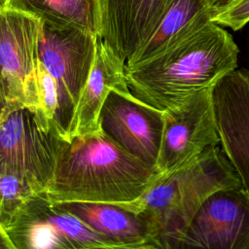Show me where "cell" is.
I'll return each mask as SVG.
<instances>
[{
	"label": "cell",
	"instance_id": "22",
	"mask_svg": "<svg viewBox=\"0 0 249 249\" xmlns=\"http://www.w3.org/2000/svg\"><path fill=\"white\" fill-rule=\"evenodd\" d=\"M212 1H213L214 5H215L216 3H219V2H222V1H225V0H212Z\"/></svg>",
	"mask_w": 249,
	"mask_h": 249
},
{
	"label": "cell",
	"instance_id": "4",
	"mask_svg": "<svg viewBox=\"0 0 249 249\" xmlns=\"http://www.w3.org/2000/svg\"><path fill=\"white\" fill-rule=\"evenodd\" d=\"M63 140L42 110L7 102L0 116V172L27 176L47 189Z\"/></svg>",
	"mask_w": 249,
	"mask_h": 249
},
{
	"label": "cell",
	"instance_id": "21",
	"mask_svg": "<svg viewBox=\"0 0 249 249\" xmlns=\"http://www.w3.org/2000/svg\"><path fill=\"white\" fill-rule=\"evenodd\" d=\"M6 105H7V99H6V95L4 93V90H3V88H2V85L0 82V116H1L4 108L6 107Z\"/></svg>",
	"mask_w": 249,
	"mask_h": 249
},
{
	"label": "cell",
	"instance_id": "17",
	"mask_svg": "<svg viewBox=\"0 0 249 249\" xmlns=\"http://www.w3.org/2000/svg\"><path fill=\"white\" fill-rule=\"evenodd\" d=\"M46 189L31 178L14 172H0V227L6 232L28 202Z\"/></svg>",
	"mask_w": 249,
	"mask_h": 249
},
{
	"label": "cell",
	"instance_id": "12",
	"mask_svg": "<svg viewBox=\"0 0 249 249\" xmlns=\"http://www.w3.org/2000/svg\"><path fill=\"white\" fill-rule=\"evenodd\" d=\"M54 203L75 214L94 231L114 240L120 248L159 249L156 228L143 212L111 203Z\"/></svg>",
	"mask_w": 249,
	"mask_h": 249
},
{
	"label": "cell",
	"instance_id": "8",
	"mask_svg": "<svg viewBox=\"0 0 249 249\" xmlns=\"http://www.w3.org/2000/svg\"><path fill=\"white\" fill-rule=\"evenodd\" d=\"M249 249V195L240 187L213 193L172 249Z\"/></svg>",
	"mask_w": 249,
	"mask_h": 249
},
{
	"label": "cell",
	"instance_id": "7",
	"mask_svg": "<svg viewBox=\"0 0 249 249\" xmlns=\"http://www.w3.org/2000/svg\"><path fill=\"white\" fill-rule=\"evenodd\" d=\"M213 88L200 90L179 106L163 111V129L157 162L160 173L175 171L204 150L220 145Z\"/></svg>",
	"mask_w": 249,
	"mask_h": 249
},
{
	"label": "cell",
	"instance_id": "20",
	"mask_svg": "<svg viewBox=\"0 0 249 249\" xmlns=\"http://www.w3.org/2000/svg\"><path fill=\"white\" fill-rule=\"evenodd\" d=\"M0 249H15L7 233L0 227Z\"/></svg>",
	"mask_w": 249,
	"mask_h": 249
},
{
	"label": "cell",
	"instance_id": "13",
	"mask_svg": "<svg viewBox=\"0 0 249 249\" xmlns=\"http://www.w3.org/2000/svg\"><path fill=\"white\" fill-rule=\"evenodd\" d=\"M113 89H129L125 61L97 37L93 65L76 107L67 140L100 129V111Z\"/></svg>",
	"mask_w": 249,
	"mask_h": 249
},
{
	"label": "cell",
	"instance_id": "9",
	"mask_svg": "<svg viewBox=\"0 0 249 249\" xmlns=\"http://www.w3.org/2000/svg\"><path fill=\"white\" fill-rule=\"evenodd\" d=\"M99 124L125 151L158 169L162 110L141 101L129 89H113L101 108Z\"/></svg>",
	"mask_w": 249,
	"mask_h": 249
},
{
	"label": "cell",
	"instance_id": "10",
	"mask_svg": "<svg viewBox=\"0 0 249 249\" xmlns=\"http://www.w3.org/2000/svg\"><path fill=\"white\" fill-rule=\"evenodd\" d=\"M220 146L249 195V71L233 70L213 88Z\"/></svg>",
	"mask_w": 249,
	"mask_h": 249
},
{
	"label": "cell",
	"instance_id": "3",
	"mask_svg": "<svg viewBox=\"0 0 249 249\" xmlns=\"http://www.w3.org/2000/svg\"><path fill=\"white\" fill-rule=\"evenodd\" d=\"M221 147H210L181 168L160 173L133 204L153 222L159 249H172L202 203L215 192L240 187Z\"/></svg>",
	"mask_w": 249,
	"mask_h": 249
},
{
	"label": "cell",
	"instance_id": "2",
	"mask_svg": "<svg viewBox=\"0 0 249 249\" xmlns=\"http://www.w3.org/2000/svg\"><path fill=\"white\" fill-rule=\"evenodd\" d=\"M238 53L231 33L209 21L173 48L125 67L127 86L135 97L164 111L213 88L237 68Z\"/></svg>",
	"mask_w": 249,
	"mask_h": 249
},
{
	"label": "cell",
	"instance_id": "14",
	"mask_svg": "<svg viewBox=\"0 0 249 249\" xmlns=\"http://www.w3.org/2000/svg\"><path fill=\"white\" fill-rule=\"evenodd\" d=\"M212 0H173L159 24L126 61L125 67L146 61L187 39L211 21Z\"/></svg>",
	"mask_w": 249,
	"mask_h": 249
},
{
	"label": "cell",
	"instance_id": "15",
	"mask_svg": "<svg viewBox=\"0 0 249 249\" xmlns=\"http://www.w3.org/2000/svg\"><path fill=\"white\" fill-rule=\"evenodd\" d=\"M1 4L29 14L44 23L98 34L99 0H1Z\"/></svg>",
	"mask_w": 249,
	"mask_h": 249
},
{
	"label": "cell",
	"instance_id": "1",
	"mask_svg": "<svg viewBox=\"0 0 249 249\" xmlns=\"http://www.w3.org/2000/svg\"><path fill=\"white\" fill-rule=\"evenodd\" d=\"M160 174L100 128L63 140L46 193L53 202L111 203L133 209Z\"/></svg>",
	"mask_w": 249,
	"mask_h": 249
},
{
	"label": "cell",
	"instance_id": "19",
	"mask_svg": "<svg viewBox=\"0 0 249 249\" xmlns=\"http://www.w3.org/2000/svg\"><path fill=\"white\" fill-rule=\"evenodd\" d=\"M40 109L48 119L54 122L57 108V91L53 77L39 59L37 67Z\"/></svg>",
	"mask_w": 249,
	"mask_h": 249
},
{
	"label": "cell",
	"instance_id": "6",
	"mask_svg": "<svg viewBox=\"0 0 249 249\" xmlns=\"http://www.w3.org/2000/svg\"><path fill=\"white\" fill-rule=\"evenodd\" d=\"M40 25V20L29 14L2 8L0 82L7 102L36 109H40L37 78Z\"/></svg>",
	"mask_w": 249,
	"mask_h": 249
},
{
	"label": "cell",
	"instance_id": "23",
	"mask_svg": "<svg viewBox=\"0 0 249 249\" xmlns=\"http://www.w3.org/2000/svg\"><path fill=\"white\" fill-rule=\"evenodd\" d=\"M2 8H3V5L1 4V2H0V14H1V11H2Z\"/></svg>",
	"mask_w": 249,
	"mask_h": 249
},
{
	"label": "cell",
	"instance_id": "5",
	"mask_svg": "<svg viewBox=\"0 0 249 249\" xmlns=\"http://www.w3.org/2000/svg\"><path fill=\"white\" fill-rule=\"evenodd\" d=\"M96 43L97 35L88 30L41 22L39 59L55 81L57 108L54 124L66 140L82 90L93 65Z\"/></svg>",
	"mask_w": 249,
	"mask_h": 249
},
{
	"label": "cell",
	"instance_id": "11",
	"mask_svg": "<svg viewBox=\"0 0 249 249\" xmlns=\"http://www.w3.org/2000/svg\"><path fill=\"white\" fill-rule=\"evenodd\" d=\"M173 0H99V37L125 63L153 33Z\"/></svg>",
	"mask_w": 249,
	"mask_h": 249
},
{
	"label": "cell",
	"instance_id": "16",
	"mask_svg": "<svg viewBox=\"0 0 249 249\" xmlns=\"http://www.w3.org/2000/svg\"><path fill=\"white\" fill-rule=\"evenodd\" d=\"M27 205L55 230L67 249L120 248L114 240L91 229L75 214L57 206L46 191L37 194Z\"/></svg>",
	"mask_w": 249,
	"mask_h": 249
},
{
	"label": "cell",
	"instance_id": "18",
	"mask_svg": "<svg viewBox=\"0 0 249 249\" xmlns=\"http://www.w3.org/2000/svg\"><path fill=\"white\" fill-rule=\"evenodd\" d=\"M211 21L234 31L249 22V0H225L213 6Z\"/></svg>",
	"mask_w": 249,
	"mask_h": 249
}]
</instances>
